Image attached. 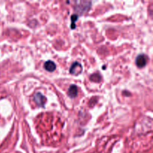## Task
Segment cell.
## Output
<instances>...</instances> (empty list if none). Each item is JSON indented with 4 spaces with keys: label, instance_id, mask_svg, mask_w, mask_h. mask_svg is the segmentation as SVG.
<instances>
[{
    "label": "cell",
    "instance_id": "cell-1",
    "mask_svg": "<svg viewBox=\"0 0 153 153\" xmlns=\"http://www.w3.org/2000/svg\"><path fill=\"white\" fill-rule=\"evenodd\" d=\"M78 2L79 4L76 2L77 5L75 7V10L79 15H82L85 12L88 11L91 7V2H88V1H78Z\"/></svg>",
    "mask_w": 153,
    "mask_h": 153
},
{
    "label": "cell",
    "instance_id": "cell-2",
    "mask_svg": "<svg viewBox=\"0 0 153 153\" xmlns=\"http://www.w3.org/2000/svg\"><path fill=\"white\" fill-rule=\"evenodd\" d=\"M147 59L148 58L146 57V55H143V54H140L136 58V65L139 68H143L147 64Z\"/></svg>",
    "mask_w": 153,
    "mask_h": 153
},
{
    "label": "cell",
    "instance_id": "cell-3",
    "mask_svg": "<svg viewBox=\"0 0 153 153\" xmlns=\"http://www.w3.org/2000/svg\"><path fill=\"white\" fill-rule=\"evenodd\" d=\"M34 100L35 101L36 104L38 106L40 107L43 108L45 105V103H46V99L41 93L38 92V93H36L34 97Z\"/></svg>",
    "mask_w": 153,
    "mask_h": 153
},
{
    "label": "cell",
    "instance_id": "cell-4",
    "mask_svg": "<svg viewBox=\"0 0 153 153\" xmlns=\"http://www.w3.org/2000/svg\"><path fill=\"white\" fill-rule=\"evenodd\" d=\"M82 72V66L79 62H74L70 69V73L73 75H79Z\"/></svg>",
    "mask_w": 153,
    "mask_h": 153
},
{
    "label": "cell",
    "instance_id": "cell-5",
    "mask_svg": "<svg viewBox=\"0 0 153 153\" xmlns=\"http://www.w3.org/2000/svg\"><path fill=\"white\" fill-rule=\"evenodd\" d=\"M68 96L70 97L71 99H74L77 97V94H78V88L77 86L76 85H73L69 88L68 89Z\"/></svg>",
    "mask_w": 153,
    "mask_h": 153
},
{
    "label": "cell",
    "instance_id": "cell-6",
    "mask_svg": "<svg viewBox=\"0 0 153 153\" xmlns=\"http://www.w3.org/2000/svg\"><path fill=\"white\" fill-rule=\"evenodd\" d=\"M44 69L48 72H53L56 69V65L52 61H48L44 63Z\"/></svg>",
    "mask_w": 153,
    "mask_h": 153
},
{
    "label": "cell",
    "instance_id": "cell-7",
    "mask_svg": "<svg viewBox=\"0 0 153 153\" xmlns=\"http://www.w3.org/2000/svg\"><path fill=\"white\" fill-rule=\"evenodd\" d=\"M90 79L94 82H100L101 81V76L99 73H94V74L91 75Z\"/></svg>",
    "mask_w": 153,
    "mask_h": 153
},
{
    "label": "cell",
    "instance_id": "cell-8",
    "mask_svg": "<svg viewBox=\"0 0 153 153\" xmlns=\"http://www.w3.org/2000/svg\"><path fill=\"white\" fill-rule=\"evenodd\" d=\"M78 17H79V16H78L77 14H76V13H75V14H73V15H72V16H71V20H72L71 28H73H73H76V25H75V22L77 21Z\"/></svg>",
    "mask_w": 153,
    "mask_h": 153
}]
</instances>
